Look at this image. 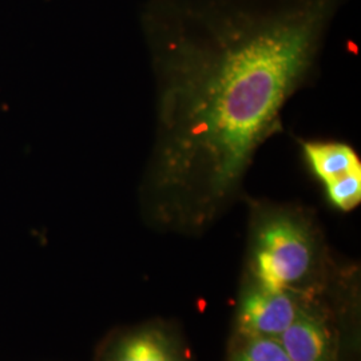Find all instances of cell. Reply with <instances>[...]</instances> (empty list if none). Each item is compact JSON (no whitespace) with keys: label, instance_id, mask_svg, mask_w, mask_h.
<instances>
[{"label":"cell","instance_id":"1","mask_svg":"<svg viewBox=\"0 0 361 361\" xmlns=\"http://www.w3.org/2000/svg\"><path fill=\"white\" fill-rule=\"evenodd\" d=\"M347 0H146L154 137L141 200L162 228L198 232L240 197L283 111L319 71Z\"/></svg>","mask_w":361,"mask_h":361},{"label":"cell","instance_id":"2","mask_svg":"<svg viewBox=\"0 0 361 361\" xmlns=\"http://www.w3.org/2000/svg\"><path fill=\"white\" fill-rule=\"evenodd\" d=\"M326 261L323 233L307 209L250 201L247 280L295 293L320 274Z\"/></svg>","mask_w":361,"mask_h":361},{"label":"cell","instance_id":"3","mask_svg":"<svg viewBox=\"0 0 361 361\" xmlns=\"http://www.w3.org/2000/svg\"><path fill=\"white\" fill-rule=\"evenodd\" d=\"M247 281L238 305V336L279 338L302 305L293 292Z\"/></svg>","mask_w":361,"mask_h":361},{"label":"cell","instance_id":"4","mask_svg":"<svg viewBox=\"0 0 361 361\" xmlns=\"http://www.w3.org/2000/svg\"><path fill=\"white\" fill-rule=\"evenodd\" d=\"M304 166L322 188L361 171V158L348 142L337 140H298Z\"/></svg>","mask_w":361,"mask_h":361},{"label":"cell","instance_id":"5","mask_svg":"<svg viewBox=\"0 0 361 361\" xmlns=\"http://www.w3.org/2000/svg\"><path fill=\"white\" fill-rule=\"evenodd\" d=\"M290 361H336L335 338L319 314L302 308L277 338Z\"/></svg>","mask_w":361,"mask_h":361},{"label":"cell","instance_id":"6","mask_svg":"<svg viewBox=\"0 0 361 361\" xmlns=\"http://www.w3.org/2000/svg\"><path fill=\"white\" fill-rule=\"evenodd\" d=\"M101 361H183L170 336L154 326L133 329L114 338Z\"/></svg>","mask_w":361,"mask_h":361},{"label":"cell","instance_id":"7","mask_svg":"<svg viewBox=\"0 0 361 361\" xmlns=\"http://www.w3.org/2000/svg\"><path fill=\"white\" fill-rule=\"evenodd\" d=\"M229 361H290L277 338L238 336Z\"/></svg>","mask_w":361,"mask_h":361},{"label":"cell","instance_id":"8","mask_svg":"<svg viewBox=\"0 0 361 361\" xmlns=\"http://www.w3.org/2000/svg\"><path fill=\"white\" fill-rule=\"evenodd\" d=\"M329 205L340 212H352L361 201V171L349 174L345 178L323 188Z\"/></svg>","mask_w":361,"mask_h":361}]
</instances>
